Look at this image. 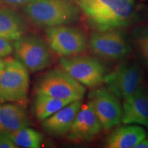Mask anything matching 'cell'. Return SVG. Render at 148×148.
Segmentation results:
<instances>
[{"label":"cell","mask_w":148,"mask_h":148,"mask_svg":"<svg viewBox=\"0 0 148 148\" xmlns=\"http://www.w3.org/2000/svg\"><path fill=\"white\" fill-rule=\"evenodd\" d=\"M13 52L12 41L0 37V58H5Z\"/></svg>","instance_id":"obj_20"},{"label":"cell","mask_w":148,"mask_h":148,"mask_svg":"<svg viewBox=\"0 0 148 148\" xmlns=\"http://www.w3.org/2000/svg\"><path fill=\"white\" fill-rule=\"evenodd\" d=\"M5 66V60H3L2 58H0V75L2 73L3 68Z\"/></svg>","instance_id":"obj_24"},{"label":"cell","mask_w":148,"mask_h":148,"mask_svg":"<svg viewBox=\"0 0 148 148\" xmlns=\"http://www.w3.org/2000/svg\"><path fill=\"white\" fill-rule=\"evenodd\" d=\"M81 100L70 103L52 115L42 121V128L47 134L60 137L69 133L82 106Z\"/></svg>","instance_id":"obj_13"},{"label":"cell","mask_w":148,"mask_h":148,"mask_svg":"<svg viewBox=\"0 0 148 148\" xmlns=\"http://www.w3.org/2000/svg\"><path fill=\"white\" fill-rule=\"evenodd\" d=\"M121 122L137 124L148 128V89L142 86L132 95L123 99Z\"/></svg>","instance_id":"obj_12"},{"label":"cell","mask_w":148,"mask_h":148,"mask_svg":"<svg viewBox=\"0 0 148 148\" xmlns=\"http://www.w3.org/2000/svg\"><path fill=\"white\" fill-rule=\"evenodd\" d=\"M32 0H0V6L16 8H22Z\"/></svg>","instance_id":"obj_21"},{"label":"cell","mask_w":148,"mask_h":148,"mask_svg":"<svg viewBox=\"0 0 148 148\" xmlns=\"http://www.w3.org/2000/svg\"><path fill=\"white\" fill-rule=\"evenodd\" d=\"M34 91L75 101L84 97L86 88L63 69H54L38 77L34 84Z\"/></svg>","instance_id":"obj_4"},{"label":"cell","mask_w":148,"mask_h":148,"mask_svg":"<svg viewBox=\"0 0 148 148\" xmlns=\"http://www.w3.org/2000/svg\"><path fill=\"white\" fill-rule=\"evenodd\" d=\"M88 98L103 129L108 130L121 123L122 105L113 92L106 87H97L90 92Z\"/></svg>","instance_id":"obj_10"},{"label":"cell","mask_w":148,"mask_h":148,"mask_svg":"<svg viewBox=\"0 0 148 148\" xmlns=\"http://www.w3.org/2000/svg\"><path fill=\"white\" fill-rule=\"evenodd\" d=\"M15 58L29 72L41 71L50 65L52 50L47 40L39 35L25 34L13 42Z\"/></svg>","instance_id":"obj_3"},{"label":"cell","mask_w":148,"mask_h":148,"mask_svg":"<svg viewBox=\"0 0 148 148\" xmlns=\"http://www.w3.org/2000/svg\"><path fill=\"white\" fill-rule=\"evenodd\" d=\"M30 125L27 110L20 102L0 101V131L11 132Z\"/></svg>","instance_id":"obj_15"},{"label":"cell","mask_w":148,"mask_h":148,"mask_svg":"<svg viewBox=\"0 0 148 148\" xmlns=\"http://www.w3.org/2000/svg\"><path fill=\"white\" fill-rule=\"evenodd\" d=\"M27 69L16 58H7L0 75V101L21 102L26 99L29 86Z\"/></svg>","instance_id":"obj_5"},{"label":"cell","mask_w":148,"mask_h":148,"mask_svg":"<svg viewBox=\"0 0 148 148\" xmlns=\"http://www.w3.org/2000/svg\"><path fill=\"white\" fill-rule=\"evenodd\" d=\"M134 148H148V137L143 138L141 141H140Z\"/></svg>","instance_id":"obj_23"},{"label":"cell","mask_w":148,"mask_h":148,"mask_svg":"<svg viewBox=\"0 0 148 148\" xmlns=\"http://www.w3.org/2000/svg\"><path fill=\"white\" fill-rule=\"evenodd\" d=\"M6 133L17 147L38 148L43 139L39 132L29 127Z\"/></svg>","instance_id":"obj_19"},{"label":"cell","mask_w":148,"mask_h":148,"mask_svg":"<svg viewBox=\"0 0 148 148\" xmlns=\"http://www.w3.org/2000/svg\"><path fill=\"white\" fill-rule=\"evenodd\" d=\"M60 68L87 87L95 88L103 84L106 69L99 59L87 55H75L61 57L59 60Z\"/></svg>","instance_id":"obj_6"},{"label":"cell","mask_w":148,"mask_h":148,"mask_svg":"<svg viewBox=\"0 0 148 148\" xmlns=\"http://www.w3.org/2000/svg\"><path fill=\"white\" fill-rule=\"evenodd\" d=\"M114 130L106 140L108 148H134L147 136V132L139 125L125 124Z\"/></svg>","instance_id":"obj_16"},{"label":"cell","mask_w":148,"mask_h":148,"mask_svg":"<svg viewBox=\"0 0 148 148\" xmlns=\"http://www.w3.org/2000/svg\"><path fill=\"white\" fill-rule=\"evenodd\" d=\"M76 2L97 31L127 27L138 18L136 0H76Z\"/></svg>","instance_id":"obj_1"},{"label":"cell","mask_w":148,"mask_h":148,"mask_svg":"<svg viewBox=\"0 0 148 148\" xmlns=\"http://www.w3.org/2000/svg\"><path fill=\"white\" fill-rule=\"evenodd\" d=\"M144 72L139 64L132 60L122 61L106 74V87L119 99H124L143 86Z\"/></svg>","instance_id":"obj_7"},{"label":"cell","mask_w":148,"mask_h":148,"mask_svg":"<svg viewBox=\"0 0 148 148\" xmlns=\"http://www.w3.org/2000/svg\"><path fill=\"white\" fill-rule=\"evenodd\" d=\"M88 45L93 54L108 60H123L132 51L130 39L121 29L93 32Z\"/></svg>","instance_id":"obj_8"},{"label":"cell","mask_w":148,"mask_h":148,"mask_svg":"<svg viewBox=\"0 0 148 148\" xmlns=\"http://www.w3.org/2000/svg\"><path fill=\"white\" fill-rule=\"evenodd\" d=\"M71 102L73 101L69 99L36 93L32 105V112L35 117L42 121Z\"/></svg>","instance_id":"obj_17"},{"label":"cell","mask_w":148,"mask_h":148,"mask_svg":"<svg viewBox=\"0 0 148 148\" xmlns=\"http://www.w3.org/2000/svg\"><path fill=\"white\" fill-rule=\"evenodd\" d=\"M21 8L28 23L45 28L73 23L81 14L74 0H32Z\"/></svg>","instance_id":"obj_2"},{"label":"cell","mask_w":148,"mask_h":148,"mask_svg":"<svg viewBox=\"0 0 148 148\" xmlns=\"http://www.w3.org/2000/svg\"><path fill=\"white\" fill-rule=\"evenodd\" d=\"M17 147L13 143L6 132L0 131V148H15Z\"/></svg>","instance_id":"obj_22"},{"label":"cell","mask_w":148,"mask_h":148,"mask_svg":"<svg viewBox=\"0 0 148 148\" xmlns=\"http://www.w3.org/2000/svg\"><path fill=\"white\" fill-rule=\"evenodd\" d=\"M45 34L51 50L60 57L81 54L88 45L87 38L82 30L67 25L47 27Z\"/></svg>","instance_id":"obj_9"},{"label":"cell","mask_w":148,"mask_h":148,"mask_svg":"<svg viewBox=\"0 0 148 148\" xmlns=\"http://www.w3.org/2000/svg\"><path fill=\"white\" fill-rule=\"evenodd\" d=\"M102 129V125L91 103L88 101L84 106L82 104L67 134L68 138L69 140L76 142L88 141L95 138Z\"/></svg>","instance_id":"obj_11"},{"label":"cell","mask_w":148,"mask_h":148,"mask_svg":"<svg viewBox=\"0 0 148 148\" xmlns=\"http://www.w3.org/2000/svg\"><path fill=\"white\" fill-rule=\"evenodd\" d=\"M28 21L14 8L0 6V37L15 41L26 34Z\"/></svg>","instance_id":"obj_14"},{"label":"cell","mask_w":148,"mask_h":148,"mask_svg":"<svg viewBox=\"0 0 148 148\" xmlns=\"http://www.w3.org/2000/svg\"><path fill=\"white\" fill-rule=\"evenodd\" d=\"M130 39L141 63L148 67V23L134 27Z\"/></svg>","instance_id":"obj_18"}]
</instances>
